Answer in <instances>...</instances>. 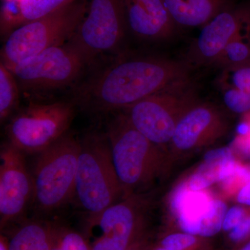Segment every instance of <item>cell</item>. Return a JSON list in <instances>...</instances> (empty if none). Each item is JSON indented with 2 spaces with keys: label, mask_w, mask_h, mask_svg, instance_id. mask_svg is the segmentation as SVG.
Here are the masks:
<instances>
[{
  "label": "cell",
  "mask_w": 250,
  "mask_h": 250,
  "mask_svg": "<svg viewBox=\"0 0 250 250\" xmlns=\"http://www.w3.org/2000/svg\"><path fill=\"white\" fill-rule=\"evenodd\" d=\"M184 61L159 57L124 59L106 67L81 89L80 100L96 111L125 109L174 83L191 78Z\"/></svg>",
  "instance_id": "6da1fadb"
},
{
  "label": "cell",
  "mask_w": 250,
  "mask_h": 250,
  "mask_svg": "<svg viewBox=\"0 0 250 250\" xmlns=\"http://www.w3.org/2000/svg\"><path fill=\"white\" fill-rule=\"evenodd\" d=\"M123 190L106 134L87 135L81 141L73 198L93 217L116 204Z\"/></svg>",
  "instance_id": "7a4b0ae2"
},
{
  "label": "cell",
  "mask_w": 250,
  "mask_h": 250,
  "mask_svg": "<svg viewBox=\"0 0 250 250\" xmlns=\"http://www.w3.org/2000/svg\"><path fill=\"white\" fill-rule=\"evenodd\" d=\"M87 0H77L62 9L26 23L10 33L1 51L7 67L31 58L71 39L86 12Z\"/></svg>",
  "instance_id": "3957f363"
},
{
  "label": "cell",
  "mask_w": 250,
  "mask_h": 250,
  "mask_svg": "<svg viewBox=\"0 0 250 250\" xmlns=\"http://www.w3.org/2000/svg\"><path fill=\"white\" fill-rule=\"evenodd\" d=\"M80 150L81 141L67 132L39 153L32 174L36 209L51 211L73 198Z\"/></svg>",
  "instance_id": "277c9868"
},
{
  "label": "cell",
  "mask_w": 250,
  "mask_h": 250,
  "mask_svg": "<svg viewBox=\"0 0 250 250\" xmlns=\"http://www.w3.org/2000/svg\"><path fill=\"white\" fill-rule=\"evenodd\" d=\"M198 102L191 78L182 81L125 108L130 123L156 146L171 141L177 123Z\"/></svg>",
  "instance_id": "5b68a950"
},
{
  "label": "cell",
  "mask_w": 250,
  "mask_h": 250,
  "mask_svg": "<svg viewBox=\"0 0 250 250\" xmlns=\"http://www.w3.org/2000/svg\"><path fill=\"white\" fill-rule=\"evenodd\" d=\"M112 159L123 190L150 182L159 166L157 146L141 134L124 113L108 123Z\"/></svg>",
  "instance_id": "8992f818"
},
{
  "label": "cell",
  "mask_w": 250,
  "mask_h": 250,
  "mask_svg": "<svg viewBox=\"0 0 250 250\" xmlns=\"http://www.w3.org/2000/svg\"><path fill=\"white\" fill-rule=\"evenodd\" d=\"M75 111L68 102H29L10 121L9 143L24 154H39L67 134Z\"/></svg>",
  "instance_id": "52a82bcc"
},
{
  "label": "cell",
  "mask_w": 250,
  "mask_h": 250,
  "mask_svg": "<svg viewBox=\"0 0 250 250\" xmlns=\"http://www.w3.org/2000/svg\"><path fill=\"white\" fill-rule=\"evenodd\" d=\"M88 65L84 57L66 42L6 66L14 74L21 90L37 95L72 84Z\"/></svg>",
  "instance_id": "ba28073f"
},
{
  "label": "cell",
  "mask_w": 250,
  "mask_h": 250,
  "mask_svg": "<svg viewBox=\"0 0 250 250\" xmlns=\"http://www.w3.org/2000/svg\"><path fill=\"white\" fill-rule=\"evenodd\" d=\"M126 27L124 0H87L84 17L67 42L89 65L119 48Z\"/></svg>",
  "instance_id": "9c48e42d"
},
{
  "label": "cell",
  "mask_w": 250,
  "mask_h": 250,
  "mask_svg": "<svg viewBox=\"0 0 250 250\" xmlns=\"http://www.w3.org/2000/svg\"><path fill=\"white\" fill-rule=\"evenodd\" d=\"M24 153L8 143L0 153L1 228L21 218L32 205L34 184Z\"/></svg>",
  "instance_id": "30bf717a"
},
{
  "label": "cell",
  "mask_w": 250,
  "mask_h": 250,
  "mask_svg": "<svg viewBox=\"0 0 250 250\" xmlns=\"http://www.w3.org/2000/svg\"><path fill=\"white\" fill-rule=\"evenodd\" d=\"M172 208L184 231L205 237L220 231L227 213L225 202L213 200L201 190L195 191L186 185L176 191Z\"/></svg>",
  "instance_id": "8fae6325"
},
{
  "label": "cell",
  "mask_w": 250,
  "mask_h": 250,
  "mask_svg": "<svg viewBox=\"0 0 250 250\" xmlns=\"http://www.w3.org/2000/svg\"><path fill=\"white\" fill-rule=\"evenodd\" d=\"M248 15L243 11L226 9L202 27L198 36L188 49L186 63L190 68L212 66L224 49L241 35Z\"/></svg>",
  "instance_id": "7c38bea8"
},
{
  "label": "cell",
  "mask_w": 250,
  "mask_h": 250,
  "mask_svg": "<svg viewBox=\"0 0 250 250\" xmlns=\"http://www.w3.org/2000/svg\"><path fill=\"white\" fill-rule=\"evenodd\" d=\"M133 201L110 206L100 214L90 217L93 241L90 250H125L129 248L136 229V210Z\"/></svg>",
  "instance_id": "4fadbf2b"
},
{
  "label": "cell",
  "mask_w": 250,
  "mask_h": 250,
  "mask_svg": "<svg viewBox=\"0 0 250 250\" xmlns=\"http://www.w3.org/2000/svg\"><path fill=\"white\" fill-rule=\"evenodd\" d=\"M226 125L220 111L197 102L179 120L171 142L179 150H188L223 134Z\"/></svg>",
  "instance_id": "5bb4252c"
},
{
  "label": "cell",
  "mask_w": 250,
  "mask_h": 250,
  "mask_svg": "<svg viewBox=\"0 0 250 250\" xmlns=\"http://www.w3.org/2000/svg\"><path fill=\"white\" fill-rule=\"evenodd\" d=\"M127 27L143 41L169 40L177 26L163 0H124Z\"/></svg>",
  "instance_id": "9a60e30c"
},
{
  "label": "cell",
  "mask_w": 250,
  "mask_h": 250,
  "mask_svg": "<svg viewBox=\"0 0 250 250\" xmlns=\"http://www.w3.org/2000/svg\"><path fill=\"white\" fill-rule=\"evenodd\" d=\"M177 27H202L228 9V0H163Z\"/></svg>",
  "instance_id": "2e32d148"
},
{
  "label": "cell",
  "mask_w": 250,
  "mask_h": 250,
  "mask_svg": "<svg viewBox=\"0 0 250 250\" xmlns=\"http://www.w3.org/2000/svg\"><path fill=\"white\" fill-rule=\"evenodd\" d=\"M205 162L192 176L189 188L195 191L203 190L216 182H221L225 171L234 162L231 148L223 147L206 153Z\"/></svg>",
  "instance_id": "e0dca14e"
},
{
  "label": "cell",
  "mask_w": 250,
  "mask_h": 250,
  "mask_svg": "<svg viewBox=\"0 0 250 250\" xmlns=\"http://www.w3.org/2000/svg\"><path fill=\"white\" fill-rule=\"evenodd\" d=\"M53 225L41 220L22 224L7 238L9 250H51Z\"/></svg>",
  "instance_id": "ac0fdd59"
},
{
  "label": "cell",
  "mask_w": 250,
  "mask_h": 250,
  "mask_svg": "<svg viewBox=\"0 0 250 250\" xmlns=\"http://www.w3.org/2000/svg\"><path fill=\"white\" fill-rule=\"evenodd\" d=\"M20 85L13 72L0 63V120L1 123L18 107L20 100Z\"/></svg>",
  "instance_id": "d6986e66"
},
{
  "label": "cell",
  "mask_w": 250,
  "mask_h": 250,
  "mask_svg": "<svg viewBox=\"0 0 250 250\" xmlns=\"http://www.w3.org/2000/svg\"><path fill=\"white\" fill-rule=\"evenodd\" d=\"M77 0H18L21 26L62 9Z\"/></svg>",
  "instance_id": "ffe728a7"
},
{
  "label": "cell",
  "mask_w": 250,
  "mask_h": 250,
  "mask_svg": "<svg viewBox=\"0 0 250 250\" xmlns=\"http://www.w3.org/2000/svg\"><path fill=\"white\" fill-rule=\"evenodd\" d=\"M248 62H250V45L239 35L226 46L212 66L223 70Z\"/></svg>",
  "instance_id": "44dd1931"
},
{
  "label": "cell",
  "mask_w": 250,
  "mask_h": 250,
  "mask_svg": "<svg viewBox=\"0 0 250 250\" xmlns=\"http://www.w3.org/2000/svg\"><path fill=\"white\" fill-rule=\"evenodd\" d=\"M51 250H90L89 243L80 233L53 225Z\"/></svg>",
  "instance_id": "7402d4cb"
},
{
  "label": "cell",
  "mask_w": 250,
  "mask_h": 250,
  "mask_svg": "<svg viewBox=\"0 0 250 250\" xmlns=\"http://www.w3.org/2000/svg\"><path fill=\"white\" fill-rule=\"evenodd\" d=\"M223 73L220 75V87H232L250 94V62L222 70Z\"/></svg>",
  "instance_id": "603a6c76"
},
{
  "label": "cell",
  "mask_w": 250,
  "mask_h": 250,
  "mask_svg": "<svg viewBox=\"0 0 250 250\" xmlns=\"http://www.w3.org/2000/svg\"><path fill=\"white\" fill-rule=\"evenodd\" d=\"M224 104L228 109L236 113L250 111V94L232 87L221 86Z\"/></svg>",
  "instance_id": "cb8c5ba5"
},
{
  "label": "cell",
  "mask_w": 250,
  "mask_h": 250,
  "mask_svg": "<svg viewBox=\"0 0 250 250\" xmlns=\"http://www.w3.org/2000/svg\"><path fill=\"white\" fill-rule=\"evenodd\" d=\"M196 239L190 233H174L166 237L162 242L163 248L169 250H184L195 244Z\"/></svg>",
  "instance_id": "d4e9b609"
},
{
  "label": "cell",
  "mask_w": 250,
  "mask_h": 250,
  "mask_svg": "<svg viewBox=\"0 0 250 250\" xmlns=\"http://www.w3.org/2000/svg\"><path fill=\"white\" fill-rule=\"evenodd\" d=\"M245 211L241 207H233L228 210L224 219L223 229L230 231L237 226L244 218Z\"/></svg>",
  "instance_id": "484cf974"
},
{
  "label": "cell",
  "mask_w": 250,
  "mask_h": 250,
  "mask_svg": "<svg viewBox=\"0 0 250 250\" xmlns=\"http://www.w3.org/2000/svg\"><path fill=\"white\" fill-rule=\"evenodd\" d=\"M250 233V217L243 220L231 230L229 237L232 241H239Z\"/></svg>",
  "instance_id": "4316f807"
},
{
  "label": "cell",
  "mask_w": 250,
  "mask_h": 250,
  "mask_svg": "<svg viewBox=\"0 0 250 250\" xmlns=\"http://www.w3.org/2000/svg\"><path fill=\"white\" fill-rule=\"evenodd\" d=\"M237 200L242 205L250 206V182L243 186L238 192Z\"/></svg>",
  "instance_id": "83f0119b"
},
{
  "label": "cell",
  "mask_w": 250,
  "mask_h": 250,
  "mask_svg": "<svg viewBox=\"0 0 250 250\" xmlns=\"http://www.w3.org/2000/svg\"><path fill=\"white\" fill-rule=\"evenodd\" d=\"M0 250H9L7 238L2 234L0 237Z\"/></svg>",
  "instance_id": "f1b7e54d"
},
{
  "label": "cell",
  "mask_w": 250,
  "mask_h": 250,
  "mask_svg": "<svg viewBox=\"0 0 250 250\" xmlns=\"http://www.w3.org/2000/svg\"><path fill=\"white\" fill-rule=\"evenodd\" d=\"M250 131V127L248 125L246 124H243L240 125L239 127H238V132L241 134L245 135L249 133Z\"/></svg>",
  "instance_id": "f546056e"
},
{
  "label": "cell",
  "mask_w": 250,
  "mask_h": 250,
  "mask_svg": "<svg viewBox=\"0 0 250 250\" xmlns=\"http://www.w3.org/2000/svg\"><path fill=\"white\" fill-rule=\"evenodd\" d=\"M242 250H250V242L246 247H244Z\"/></svg>",
  "instance_id": "4dcf8cb0"
},
{
  "label": "cell",
  "mask_w": 250,
  "mask_h": 250,
  "mask_svg": "<svg viewBox=\"0 0 250 250\" xmlns=\"http://www.w3.org/2000/svg\"><path fill=\"white\" fill-rule=\"evenodd\" d=\"M156 250H169L166 249V248H163V247H161V248H157Z\"/></svg>",
  "instance_id": "1f68e13d"
}]
</instances>
